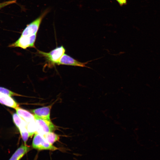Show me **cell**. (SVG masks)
I'll return each instance as SVG.
<instances>
[{
	"instance_id": "obj_15",
	"label": "cell",
	"mask_w": 160,
	"mask_h": 160,
	"mask_svg": "<svg viewBox=\"0 0 160 160\" xmlns=\"http://www.w3.org/2000/svg\"><path fill=\"white\" fill-rule=\"evenodd\" d=\"M0 93L7 95L10 96H22L6 88L0 87Z\"/></svg>"
},
{
	"instance_id": "obj_16",
	"label": "cell",
	"mask_w": 160,
	"mask_h": 160,
	"mask_svg": "<svg viewBox=\"0 0 160 160\" xmlns=\"http://www.w3.org/2000/svg\"><path fill=\"white\" fill-rule=\"evenodd\" d=\"M121 6L127 4V0H116Z\"/></svg>"
},
{
	"instance_id": "obj_13",
	"label": "cell",
	"mask_w": 160,
	"mask_h": 160,
	"mask_svg": "<svg viewBox=\"0 0 160 160\" xmlns=\"http://www.w3.org/2000/svg\"><path fill=\"white\" fill-rule=\"evenodd\" d=\"M27 128L29 136L31 137L37 132V126L35 120L32 121L27 124Z\"/></svg>"
},
{
	"instance_id": "obj_2",
	"label": "cell",
	"mask_w": 160,
	"mask_h": 160,
	"mask_svg": "<svg viewBox=\"0 0 160 160\" xmlns=\"http://www.w3.org/2000/svg\"><path fill=\"white\" fill-rule=\"evenodd\" d=\"M49 11V9L45 10L36 19L28 24L22 33L21 36H29L37 34L42 21Z\"/></svg>"
},
{
	"instance_id": "obj_3",
	"label": "cell",
	"mask_w": 160,
	"mask_h": 160,
	"mask_svg": "<svg viewBox=\"0 0 160 160\" xmlns=\"http://www.w3.org/2000/svg\"><path fill=\"white\" fill-rule=\"evenodd\" d=\"M32 146L33 148L39 150H48L54 151L58 148L49 143L43 136L36 132L33 139Z\"/></svg>"
},
{
	"instance_id": "obj_9",
	"label": "cell",
	"mask_w": 160,
	"mask_h": 160,
	"mask_svg": "<svg viewBox=\"0 0 160 160\" xmlns=\"http://www.w3.org/2000/svg\"><path fill=\"white\" fill-rule=\"evenodd\" d=\"M0 103L15 109L19 107L18 104L11 96L4 94L0 93Z\"/></svg>"
},
{
	"instance_id": "obj_1",
	"label": "cell",
	"mask_w": 160,
	"mask_h": 160,
	"mask_svg": "<svg viewBox=\"0 0 160 160\" xmlns=\"http://www.w3.org/2000/svg\"><path fill=\"white\" fill-rule=\"evenodd\" d=\"M65 52V49L63 46L57 47L49 52L38 50V53L45 57L50 64L52 65H58Z\"/></svg>"
},
{
	"instance_id": "obj_6",
	"label": "cell",
	"mask_w": 160,
	"mask_h": 160,
	"mask_svg": "<svg viewBox=\"0 0 160 160\" xmlns=\"http://www.w3.org/2000/svg\"><path fill=\"white\" fill-rule=\"evenodd\" d=\"M92 60L82 63L78 61L68 55L64 54L60 58L58 65H63L90 68L86 65Z\"/></svg>"
},
{
	"instance_id": "obj_14",
	"label": "cell",
	"mask_w": 160,
	"mask_h": 160,
	"mask_svg": "<svg viewBox=\"0 0 160 160\" xmlns=\"http://www.w3.org/2000/svg\"><path fill=\"white\" fill-rule=\"evenodd\" d=\"M13 122L18 128L22 124L26 123L17 113L13 114Z\"/></svg>"
},
{
	"instance_id": "obj_11",
	"label": "cell",
	"mask_w": 160,
	"mask_h": 160,
	"mask_svg": "<svg viewBox=\"0 0 160 160\" xmlns=\"http://www.w3.org/2000/svg\"><path fill=\"white\" fill-rule=\"evenodd\" d=\"M27 124L25 123L21 125L18 128L22 138L25 145H26L27 141L30 137L27 128Z\"/></svg>"
},
{
	"instance_id": "obj_4",
	"label": "cell",
	"mask_w": 160,
	"mask_h": 160,
	"mask_svg": "<svg viewBox=\"0 0 160 160\" xmlns=\"http://www.w3.org/2000/svg\"><path fill=\"white\" fill-rule=\"evenodd\" d=\"M37 126V132L42 135L56 129V127L50 120H47L34 116Z\"/></svg>"
},
{
	"instance_id": "obj_8",
	"label": "cell",
	"mask_w": 160,
	"mask_h": 160,
	"mask_svg": "<svg viewBox=\"0 0 160 160\" xmlns=\"http://www.w3.org/2000/svg\"><path fill=\"white\" fill-rule=\"evenodd\" d=\"M30 149L29 146L22 144L14 152L9 160H20Z\"/></svg>"
},
{
	"instance_id": "obj_10",
	"label": "cell",
	"mask_w": 160,
	"mask_h": 160,
	"mask_svg": "<svg viewBox=\"0 0 160 160\" xmlns=\"http://www.w3.org/2000/svg\"><path fill=\"white\" fill-rule=\"evenodd\" d=\"M15 110L16 113L27 124L35 120L34 115L28 111L19 107Z\"/></svg>"
},
{
	"instance_id": "obj_7",
	"label": "cell",
	"mask_w": 160,
	"mask_h": 160,
	"mask_svg": "<svg viewBox=\"0 0 160 160\" xmlns=\"http://www.w3.org/2000/svg\"><path fill=\"white\" fill-rule=\"evenodd\" d=\"M52 105L31 110L34 116L47 120H50V111Z\"/></svg>"
},
{
	"instance_id": "obj_5",
	"label": "cell",
	"mask_w": 160,
	"mask_h": 160,
	"mask_svg": "<svg viewBox=\"0 0 160 160\" xmlns=\"http://www.w3.org/2000/svg\"><path fill=\"white\" fill-rule=\"evenodd\" d=\"M36 34L26 36H21L17 40L10 45L9 47H19L24 49L28 47L35 48Z\"/></svg>"
},
{
	"instance_id": "obj_12",
	"label": "cell",
	"mask_w": 160,
	"mask_h": 160,
	"mask_svg": "<svg viewBox=\"0 0 160 160\" xmlns=\"http://www.w3.org/2000/svg\"><path fill=\"white\" fill-rule=\"evenodd\" d=\"M42 136L49 143L52 145L59 139V136L52 132H49Z\"/></svg>"
}]
</instances>
